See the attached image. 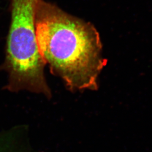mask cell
Returning <instances> with one entry per match:
<instances>
[{"instance_id":"cell-1","label":"cell","mask_w":152,"mask_h":152,"mask_svg":"<svg viewBox=\"0 0 152 152\" xmlns=\"http://www.w3.org/2000/svg\"><path fill=\"white\" fill-rule=\"evenodd\" d=\"M38 51L50 71L71 92L96 91L107 60L99 33L91 23L39 0L35 14Z\"/></svg>"},{"instance_id":"cell-2","label":"cell","mask_w":152,"mask_h":152,"mask_svg":"<svg viewBox=\"0 0 152 152\" xmlns=\"http://www.w3.org/2000/svg\"><path fill=\"white\" fill-rule=\"evenodd\" d=\"M39 0H11V23L4 66L9 74L7 89L26 90L48 99L52 92L45 79V64L38 51L35 14Z\"/></svg>"}]
</instances>
